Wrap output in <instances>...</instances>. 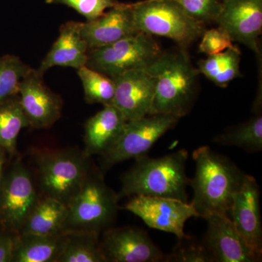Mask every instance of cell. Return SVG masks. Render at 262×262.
Here are the masks:
<instances>
[{
    "instance_id": "18",
    "label": "cell",
    "mask_w": 262,
    "mask_h": 262,
    "mask_svg": "<svg viewBox=\"0 0 262 262\" xmlns=\"http://www.w3.org/2000/svg\"><path fill=\"white\" fill-rule=\"evenodd\" d=\"M81 26L82 22L77 21L61 26L59 35L37 70L41 75L55 67L77 70L87 64L89 48L82 37Z\"/></svg>"
},
{
    "instance_id": "33",
    "label": "cell",
    "mask_w": 262,
    "mask_h": 262,
    "mask_svg": "<svg viewBox=\"0 0 262 262\" xmlns=\"http://www.w3.org/2000/svg\"><path fill=\"white\" fill-rule=\"evenodd\" d=\"M5 160H6V153L3 150H0V188H1L2 180L4 173Z\"/></svg>"
},
{
    "instance_id": "30",
    "label": "cell",
    "mask_w": 262,
    "mask_h": 262,
    "mask_svg": "<svg viewBox=\"0 0 262 262\" xmlns=\"http://www.w3.org/2000/svg\"><path fill=\"white\" fill-rule=\"evenodd\" d=\"M173 2L188 15L203 22L216 20L222 8V0H169Z\"/></svg>"
},
{
    "instance_id": "5",
    "label": "cell",
    "mask_w": 262,
    "mask_h": 262,
    "mask_svg": "<svg viewBox=\"0 0 262 262\" xmlns=\"http://www.w3.org/2000/svg\"><path fill=\"white\" fill-rule=\"evenodd\" d=\"M138 32L169 38L181 46H189L203 35L204 24L169 0H144L132 3Z\"/></svg>"
},
{
    "instance_id": "29",
    "label": "cell",
    "mask_w": 262,
    "mask_h": 262,
    "mask_svg": "<svg viewBox=\"0 0 262 262\" xmlns=\"http://www.w3.org/2000/svg\"><path fill=\"white\" fill-rule=\"evenodd\" d=\"M47 4L63 5L82 15L86 21H91L102 15L107 9L120 5L117 0H46Z\"/></svg>"
},
{
    "instance_id": "14",
    "label": "cell",
    "mask_w": 262,
    "mask_h": 262,
    "mask_svg": "<svg viewBox=\"0 0 262 262\" xmlns=\"http://www.w3.org/2000/svg\"><path fill=\"white\" fill-rule=\"evenodd\" d=\"M215 22L232 41L242 43L258 53L262 30V0H222Z\"/></svg>"
},
{
    "instance_id": "2",
    "label": "cell",
    "mask_w": 262,
    "mask_h": 262,
    "mask_svg": "<svg viewBox=\"0 0 262 262\" xmlns=\"http://www.w3.org/2000/svg\"><path fill=\"white\" fill-rule=\"evenodd\" d=\"M187 159L185 149L159 158L147 155L138 157L122 176L119 196H164L188 202L187 189L190 179L186 173Z\"/></svg>"
},
{
    "instance_id": "21",
    "label": "cell",
    "mask_w": 262,
    "mask_h": 262,
    "mask_svg": "<svg viewBox=\"0 0 262 262\" xmlns=\"http://www.w3.org/2000/svg\"><path fill=\"white\" fill-rule=\"evenodd\" d=\"M67 215V205L55 198L44 196L38 199L20 233L40 235L59 233L63 231Z\"/></svg>"
},
{
    "instance_id": "16",
    "label": "cell",
    "mask_w": 262,
    "mask_h": 262,
    "mask_svg": "<svg viewBox=\"0 0 262 262\" xmlns=\"http://www.w3.org/2000/svg\"><path fill=\"white\" fill-rule=\"evenodd\" d=\"M204 220L207 229L203 241L213 262L261 261L248 247L229 216L211 214Z\"/></svg>"
},
{
    "instance_id": "15",
    "label": "cell",
    "mask_w": 262,
    "mask_h": 262,
    "mask_svg": "<svg viewBox=\"0 0 262 262\" xmlns=\"http://www.w3.org/2000/svg\"><path fill=\"white\" fill-rule=\"evenodd\" d=\"M37 70L32 69L20 81L18 96L29 126L46 128L61 117V101L45 84Z\"/></svg>"
},
{
    "instance_id": "11",
    "label": "cell",
    "mask_w": 262,
    "mask_h": 262,
    "mask_svg": "<svg viewBox=\"0 0 262 262\" xmlns=\"http://www.w3.org/2000/svg\"><path fill=\"white\" fill-rule=\"evenodd\" d=\"M100 244L106 262H160L165 259V253L147 232L137 227H110L104 230Z\"/></svg>"
},
{
    "instance_id": "7",
    "label": "cell",
    "mask_w": 262,
    "mask_h": 262,
    "mask_svg": "<svg viewBox=\"0 0 262 262\" xmlns=\"http://www.w3.org/2000/svg\"><path fill=\"white\" fill-rule=\"evenodd\" d=\"M162 53L154 38L138 32L89 51L86 66L113 79L127 71L149 67Z\"/></svg>"
},
{
    "instance_id": "9",
    "label": "cell",
    "mask_w": 262,
    "mask_h": 262,
    "mask_svg": "<svg viewBox=\"0 0 262 262\" xmlns=\"http://www.w3.org/2000/svg\"><path fill=\"white\" fill-rule=\"evenodd\" d=\"M38 201L32 177L21 163L3 173L0 188V228L19 234Z\"/></svg>"
},
{
    "instance_id": "20",
    "label": "cell",
    "mask_w": 262,
    "mask_h": 262,
    "mask_svg": "<svg viewBox=\"0 0 262 262\" xmlns=\"http://www.w3.org/2000/svg\"><path fill=\"white\" fill-rule=\"evenodd\" d=\"M67 237V231L48 235L17 234L12 261L56 262Z\"/></svg>"
},
{
    "instance_id": "26",
    "label": "cell",
    "mask_w": 262,
    "mask_h": 262,
    "mask_svg": "<svg viewBox=\"0 0 262 262\" xmlns=\"http://www.w3.org/2000/svg\"><path fill=\"white\" fill-rule=\"evenodd\" d=\"M83 87L84 99L89 103L113 104L115 84L113 79L87 66L77 70Z\"/></svg>"
},
{
    "instance_id": "17",
    "label": "cell",
    "mask_w": 262,
    "mask_h": 262,
    "mask_svg": "<svg viewBox=\"0 0 262 262\" xmlns=\"http://www.w3.org/2000/svg\"><path fill=\"white\" fill-rule=\"evenodd\" d=\"M132 3H120L91 21L82 23L81 33L89 51L108 46L137 33Z\"/></svg>"
},
{
    "instance_id": "22",
    "label": "cell",
    "mask_w": 262,
    "mask_h": 262,
    "mask_svg": "<svg viewBox=\"0 0 262 262\" xmlns=\"http://www.w3.org/2000/svg\"><path fill=\"white\" fill-rule=\"evenodd\" d=\"M68 237L56 262H106L101 248L99 233L67 231Z\"/></svg>"
},
{
    "instance_id": "25",
    "label": "cell",
    "mask_w": 262,
    "mask_h": 262,
    "mask_svg": "<svg viewBox=\"0 0 262 262\" xmlns=\"http://www.w3.org/2000/svg\"><path fill=\"white\" fill-rule=\"evenodd\" d=\"M213 141L221 145L237 146L248 152H258L262 149L261 115L256 114L248 121L225 131Z\"/></svg>"
},
{
    "instance_id": "27",
    "label": "cell",
    "mask_w": 262,
    "mask_h": 262,
    "mask_svg": "<svg viewBox=\"0 0 262 262\" xmlns=\"http://www.w3.org/2000/svg\"><path fill=\"white\" fill-rule=\"evenodd\" d=\"M32 70L18 57L0 56V103L18 94L20 81Z\"/></svg>"
},
{
    "instance_id": "4",
    "label": "cell",
    "mask_w": 262,
    "mask_h": 262,
    "mask_svg": "<svg viewBox=\"0 0 262 262\" xmlns=\"http://www.w3.org/2000/svg\"><path fill=\"white\" fill-rule=\"evenodd\" d=\"M120 196L104 182L101 171L91 169L69 204L63 231L101 233L116 219Z\"/></svg>"
},
{
    "instance_id": "32",
    "label": "cell",
    "mask_w": 262,
    "mask_h": 262,
    "mask_svg": "<svg viewBox=\"0 0 262 262\" xmlns=\"http://www.w3.org/2000/svg\"><path fill=\"white\" fill-rule=\"evenodd\" d=\"M16 234L0 229V262L12 261Z\"/></svg>"
},
{
    "instance_id": "12",
    "label": "cell",
    "mask_w": 262,
    "mask_h": 262,
    "mask_svg": "<svg viewBox=\"0 0 262 262\" xmlns=\"http://www.w3.org/2000/svg\"><path fill=\"white\" fill-rule=\"evenodd\" d=\"M113 80L115 84L113 104L127 121L149 115L156 80L149 67L127 71Z\"/></svg>"
},
{
    "instance_id": "6",
    "label": "cell",
    "mask_w": 262,
    "mask_h": 262,
    "mask_svg": "<svg viewBox=\"0 0 262 262\" xmlns=\"http://www.w3.org/2000/svg\"><path fill=\"white\" fill-rule=\"evenodd\" d=\"M89 156L76 149L55 150L37 158L39 185L44 196L68 205L92 167Z\"/></svg>"
},
{
    "instance_id": "23",
    "label": "cell",
    "mask_w": 262,
    "mask_h": 262,
    "mask_svg": "<svg viewBox=\"0 0 262 262\" xmlns=\"http://www.w3.org/2000/svg\"><path fill=\"white\" fill-rule=\"evenodd\" d=\"M29 126L18 94L0 103V150L14 154L20 131Z\"/></svg>"
},
{
    "instance_id": "28",
    "label": "cell",
    "mask_w": 262,
    "mask_h": 262,
    "mask_svg": "<svg viewBox=\"0 0 262 262\" xmlns=\"http://www.w3.org/2000/svg\"><path fill=\"white\" fill-rule=\"evenodd\" d=\"M172 252L165 255L166 262H213L203 241L184 234L179 237Z\"/></svg>"
},
{
    "instance_id": "10",
    "label": "cell",
    "mask_w": 262,
    "mask_h": 262,
    "mask_svg": "<svg viewBox=\"0 0 262 262\" xmlns=\"http://www.w3.org/2000/svg\"><path fill=\"white\" fill-rule=\"evenodd\" d=\"M124 209L139 217L150 228L175 234L177 238L185 234L187 221L198 217L191 203L164 196H133Z\"/></svg>"
},
{
    "instance_id": "31",
    "label": "cell",
    "mask_w": 262,
    "mask_h": 262,
    "mask_svg": "<svg viewBox=\"0 0 262 262\" xmlns=\"http://www.w3.org/2000/svg\"><path fill=\"white\" fill-rule=\"evenodd\" d=\"M199 45V51L209 56L219 54L229 48L234 47L232 38L223 29L218 27L203 32Z\"/></svg>"
},
{
    "instance_id": "1",
    "label": "cell",
    "mask_w": 262,
    "mask_h": 262,
    "mask_svg": "<svg viewBox=\"0 0 262 262\" xmlns=\"http://www.w3.org/2000/svg\"><path fill=\"white\" fill-rule=\"evenodd\" d=\"M195 164L194 177L189 185L193 189L191 204L200 218L211 214L229 217L234 196L246 173L228 158L203 146L192 152Z\"/></svg>"
},
{
    "instance_id": "19",
    "label": "cell",
    "mask_w": 262,
    "mask_h": 262,
    "mask_svg": "<svg viewBox=\"0 0 262 262\" xmlns=\"http://www.w3.org/2000/svg\"><path fill=\"white\" fill-rule=\"evenodd\" d=\"M127 120L121 112L114 106H103L101 111L84 124V153L91 157L102 155L117 140Z\"/></svg>"
},
{
    "instance_id": "8",
    "label": "cell",
    "mask_w": 262,
    "mask_h": 262,
    "mask_svg": "<svg viewBox=\"0 0 262 262\" xmlns=\"http://www.w3.org/2000/svg\"><path fill=\"white\" fill-rule=\"evenodd\" d=\"M179 119L173 115L155 114L127 121L115 142L101 155L103 168L146 155L165 133L177 125Z\"/></svg>"
},
{
    "instance_id": "3",
    "label": "cell",
    "mask_w": 262,
    "mask_h": 262,
    "mask_svg": "<svg viewBox=\"0 0 262 262\" xmlns=\"http://www.w3.org/2000/svg\"><path fill=\"white\" fill-rule=\"evenodd\" d=\"M156 80L149 115L165 114L181 118L190 111L195 99L198 71L185 51L162 53L149 66Z\"/></svg>"
},
{
    "instance_id": "13",
    "label": "cell",
    "mask_w": 262,
    "mask_h": 262,
    "mask_svg": "<svg viewBox=\"0 0 262 262\" xmlns=\"http://www.w3.org/2000/svg\"><path fill=\"white\" fill-rule=\"evenodd\" d=\"M229 218L245 243L260 260L262 256V223L260 189L254 177L246 174L234 196Z\"/></svg>"
},
{
    "instance_id": "24",
    "label": "cell",
    "mask_w": 262,
    "mask_h": 262,
    "mask_svg": "<svg viewBox=\"0 0 262 262\" xmlns=\"http://www.w3.org/2000/svg\"><path fill=\"white\" fill-rule=\"evenodd\" d=\"M241 51L236 46L219 54L209 56L198 63V73L203 74L220 87H227L229 82L241 77Z\"/></svg>"
}]
</instances>
